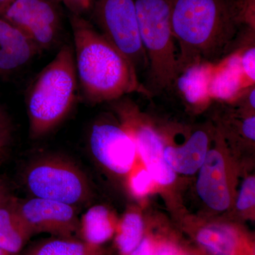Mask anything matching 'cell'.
I'll return each mask as SVG.
<instances>
[{"label": "cell", "mask_w": 255, "mask_h": 255, "mask_svg": "<svg viewBox=\"0 0 255 255\" xmlns=\"http://www.w3.org/2000/svg\"><path fill=\"white\" fill-rule=\"evenodd\" d=\"M178 73L216 63L255 31V0H170Z\"/></svg>", "instance_id": "cell-1"}, {"label": "cell", "mask_w": 255, "mask_h": 255, "mask_svg": "<svg viewBox=\"0 0 255 255\" xmlns=\"http://www.w3.org/2000/svg\"><path fill=\"white\" fill-rule=\"evenodd\" d=\"M70 22L79 90L87 104L111 103L133 93L151 97L131 61L90 21L71 14Z\"/></svg>", "instance_id": "cell-2"}, {"label": "cell", "mask_w": 255, "mask_h": 255, "mask_svg": "<svg viewBox=\"0 0 255 255\" xmlns=\"http://www.w3.org/2000/svg\"><path fill=\"white\" fill-rule=\"evenodd\" d=\"M78 90L73 46L64 44L28 90L30 136L41 138L58 127L73 110Z\"/></svg>", "instance_id": "cell-3"}, {"label": "cell", "mask_w": 255, "mask_h": 255, "mask_svg": "<svg viewBox=\"0 0 255 255\" xmlns=\"http://www.w3.org/2000/svg\"><path fill=\"white\" fill-rule=\"evenodd\" d=\"M139 36L147 60L143 84L151 97L170 90L179 75L170 0H135Z\"/></svg>", "instance_id": "cell-4"}, {"label": "cell", "mask_w": 255, "mask_h": 255, "mask_svg": "<svg viewBox=\"0 0 255 255\" xmlns=\"http://www.w3.org/2000/svg\"><path fill=\"white\" fill-rule=\"evenodd\" d=\"M25 184L33 197L75 206L90 196L87 178L77 164L58 155L33 161L26 169Z\"/></svg>", "instance_id": "cell-5"}, {"label": "cell", "mask_w": 255, "mask_h": 255, "mask_svg": "<svg viewBox=\"0 0 255 255\" xmlns=\"http://www.w3.org/2000/svg\"><path fill=\"white\" fill-rule=\"evenodd\" d=\"M90 10L99 31L131 61L137 70L147 68L135 0H92Z\"/></svg>", "instance_id": "cell-6"}, {"label": "cell", "mask_w": 255, "mask_h": 255, "mask_svg": "<svg viewBox=\"0 0 255 255\" xmlns=\"http://www.w3.org/2000/svg\"><path fill=\"white\" fill-rule=\"evenodd\" d=\"M0 17L21 31L38 50L50 49L59 38L60 16L50 0H13Z\"/></svg>", "instance_id": "cell-7"}, {"label": "cell", "mask_w": 255, "mask_h": 255, "mask_svg": "<svg viewBox=\"0 0 255 255\" xmlns=\"http://www.w3.org/2000/svg\"><path fill=\"white\" fill-rule=\"evenodd\" d=\"M20 219L31 236L48 233L53 237L80 239L78 208L49 199H16Z\"/></svg>", "instance_id": "cell-8"}, {"label": "cell", "mask_w": 255, "mask_h": 255, "mask_svg": "<svg viewBox=\"0 0 255 255\" xmlns=\"http://www.w3.org/2000/svg\"><path fill=\"white\" fill-rule=\"evenodd\" d=\"M90 146L94 157L109 170L125 174L131 169L136 147L123 127L95 124L90 132Z\"/></svg>", "instance_id": "cell-9"}, {"label": "cell", "mask_w": 255, "mask_h": 255, "mask_svg": "<svg viewBox=\"0 0 255 255\" xmlns=\"http://www.w3.org/2000/svg\"><path fill=\"white\" fill-rule=\"evenodd\" d=\"M196 189L206 205L216 211H224L230 205L224 159L219 151H208L200 167Z\"/></svg>", "instance_id": "cell-10"}, {"label": "cell", "mask_w": 255, "mask_h": 255, "mask_svg": "<svg viewBox=\"0 0 255 255\" xmlns=\"http://www.w3.org/2000/svg\"><path fill=\"white\" fill-rule=\"evenodd\" d=\"M239 53L238 48L215 63L209 86L212 101L231 103L247 89L253 87L247 82L242 71Z\"/></svg>", "instance_id": "cell-11"}, {"label": "cell", "mask_w": 255, "mask_h": 255, "mask_svg": "<svg viewBox=\"0 0 255 255\" xmlns=\"http://www.w3.org/2000/svg\"><path fill=\"white\" fill-rule=\"evenodd\" d=\"M38 51L21 31L0 17V77L9 76L26 66Z\"/></svg>", "instance_id": "cell-12"}, {"label": "cell", "mask_w": 255, "mask_h": 255, "mask_svg": "<svg viewBox=\"0 0 255 255\" xmlns=\"http://www.w3.org/2000/svg\"><path fill=\"white\" fill-rule=\"evenodd\" d=\"M214 65L212 63L195 64L178 75L172 87L189 107L203 109L212 102L209 86Z\"/></svg>", "instance_id": "cell-13"}, {"label": "cell", "mask_w": 255, "mask_h": 255, "mask_svg": "<svg viewBox=\"0 0 255 255\" xmlns=\"http://www.w3.org/2000/svg\"><path fill=\"white\" fill-rule=\"evenodd\" d=\"M209 142V135L205 131L196 130L182 147H165L164 159L174 172L194 174L205 161Z\"/></svg>", "instance_id": "cell-14"}, {"label": "cell", "mask_w": 255, "mask_h": 255, "mask_svg": "<svg viewBox=\"0 0 255 255\" xmlns=\"http://www.w3.org/2000/svg\"><path fill=\"white\" fill-rule=\"evenodd\" d=\"M16 199L11 196L0 206V248L17 255L32 237L18 216Z\"/></svg>", "instance_id": "cell-15"}, {"label": "cell", "mask_w": 255, "mask_h": 255, "mask_svg": "<svg viewBox=\"0 0 255 255\" xmlns=\"http://www.w3.org/2000/svg\"><path fill=\"white\" fill-rule=\"evenodd\" d=\"M196 241L211 255H245L238 233L226 225H211L199 230Z\"/></svg>", "instance_id": "cell-16"}, {"label": "cell", "mask_w": 255, "mask_h": 255, "mask_svg": "<svg viewBox=\"0 0 255 255\" xmlns=\"http://www.w3.org/2000/svg\"><path fill=\"white\" fill-rule=\"evenodd\" d=\"M80 221V240L95 246H101L114 236L113 221L110 211L104 206H92Z\"/></svg>", "instance_id": "cell-17"}, {"label": "cell", "mask_w": 255, "mask_h": 255, "mask_svg": "<svg viewBox=\"0 0 255 255\" xmlns=\"http://www.w3.org/2000/svg\"><path fill=\"white\" fill-rule=\"evenodd\" d=\"M104 255L101 246H92L80 239L53 237L33 245L22 255Z\"/></svg>", "instance_id": "cell-18"}, {"label": "cell", "mask_w": 255, "mask_h": 255, "mask_svg": "<svg viewBox=\"0 0 255 255\" xmlns=\"http://www.w3.org/2000/svg\"><path fill=\"white\" fill-rule=\"evenodd\" d=\"M143 221L135 213H128L122 219L116 238L120 255H130L143 238Z\"/></svg>", "instance_id": "cell-19"}, {"label": "cell", "mask_w": 255, "mask_h": 255, "mask_svg": "<svg viewBox=\"0 0 255 255\" xmlns=\"http://www.w3.org/2000/svg\"><path fill=\"white\" fill-rule=\"evenodd\" d=\"M239 48L240 63L247 82L251 86L255 83V38L243 43Z\"/></svg>", "instance_id": "cell-20"}, {"label": "cell", "mask_w": 255, "mask_h": 255, "mask_svg": "<svg viewBox=\"0 0 255 255\" xmlns=\"http://www.w3.org/2000/svg\"><path fill=\"white\" fill-rule=\"evenodd\" d=\"M14 125L11 117L0 105V156L6 157L13 141Z\"/></svg>", "instance_id": "cell-21"}, {"label": "cell", "mask_w": 255, "mask_h": 255, "mask_svg": "<svg viewBox=\"0 0 255 255\" xmlns=\"http://www.w3.org/2000/svg\"><path fill=\"white\" fill-rule=\"evenodd\" d=\"M255 177H249L243 183L237 206L240 210L250 209L255 205Z\"/></svg>", "instance_id": "cell-22"}, {"label": "cell", "mask_w": 255, "mask_h": 255, "mask_svg": "<svg viewBox=\"0 0 255 255\" xmlns=\"http://www.w3.org/2000/svg\"><path fill=\"white\" fill-rule=\"evenodd\" d=\"M152 180L153 179L147 171H140L132 179V191L137 196H143L150 190Z\"/></svg>", "instance_id": "cell-23"}, {"label": "cell", "mask_w": 255, "mask_h": 255, "mask_svg": "<svg viewBox=\"0 0 255 255\" xmlns=\"http://www.w3.org/2000/svg\"><path fill=\"white\" fill-rule=\"evenodd\" d=\"M65 5L72 14L80 15L90 11L92 0H58Z\"/></svg>", "instance_id": "cell-24"}, {"label": "cell", "mask_w": 255, "mask_h": 255, "mask_svg": "<svg viewBox=\"0 0 255 255\" xmlns=\"http://www.w3.org/2000/svg\"><path fill=\"white\" fill-rule=\"evenodd\" d=\"M242 132L247 138L255 141V117L254 115L249 116L244 119L242 124Z\"/></svg>", "instance_id": "cell-25"}, {"label": "cell", "mask_w": 255, "mask_h": 255, "mask_svg": "<svg viewBox=\"0 0 255 255\" xmlns=\"http://www.w3.org/2000/svg\"><path fill=\"white\" fill-rule=\"evenodd\" d=\"M154 255H180L182 254L179 248L171 243H162L157 248L153 247Z\"/></svg>", "instance_id": "cell-26"}, {"label": "cell", "mask_w": 255, "mask_h": 255, "mask_svg": "<svg viewBox=\"0 0 255 255\" xmlns=\"http://www.w3.org/2000/svg\"><path fill=\"white\" fill-rule=\"evenodd\" d=\"M130 255H154L153 245L148 238H142L140 244Z\"/></svg>", "instance_id": "cell-27"}, {"label": "cell", "mask_w": 255, "mask_h": 255, "mask_svg": "<svg viewBox=\"0 0 255 255\" xmlns=\"http://www.w3.org/2000/svg\"><path fill=\"white\" fill-rule=\"evenodd\" d=\"M10 189L7 183L0 179V196L4 195V194H9Z\"/></svg>", "instance_id": "cell-28"}, {"label": "cell", "mask_w": 255, "mask_h": 255, "mask_svg": "<svg viewBox=\"0 0 255 255\" xmlns=\"http://www.w3.org/2000/svg\"><path fill=\"white\" fill-rule=\"evenodd\" d=\"M13 0H0V13Z\"/></svg>", "instance_id": "cell-29"}, {"label": "cell", "mask_w": 255, "mask_h": 255, "mask_svg": "<svg viewBox=\"0 0 255 255\" xmlns=\"http://www.w3.org/2000/svg\"><path fill=\"white\" fill-rule=\"evenodd\" d=\"M0 255H14L10 254V253H7V252L4 251V250L1 249L0 248Z\"/></svg>", "instance_id": "cell-30"}, {"label": "cell", "mask_w": 255, "mask_h": 255, "mask_svg": "<svg viewBox=\"0 0 255 255\" xmlns=\"http://www.w3.org/2000/svg\"><path fill=\"white\" fill-rule=\"evenodd\" d=\"M6 158V157H1V156H0V165H1V164L3 163V162H4L5 159Z\"/></svg>", "instance_id": "cell-31"}, {"label": "cell", "mask_w": 255, "mask_h": 255, "mask_svg": "<svg viewBox=\"0 0 255 255\" xmlns=\"http://www.w3.org/2000/svg\"><path fill=\"white\" fill-rule=\"evenodd\" d=\"M180 255H187L184 254V253H182V254H181Z\"/></svg>", "instance_id": "cell-32"}]
</instances>
